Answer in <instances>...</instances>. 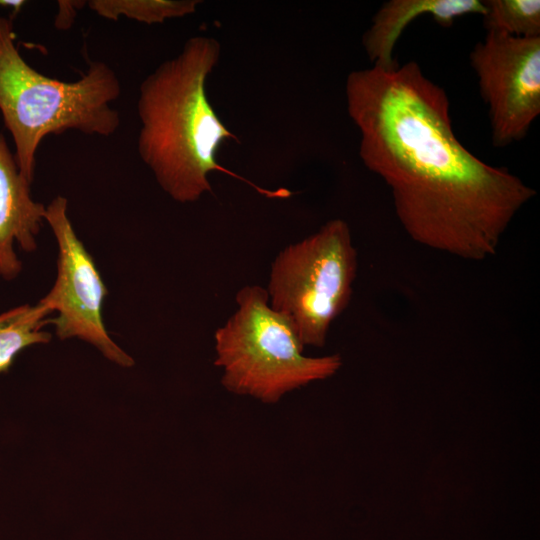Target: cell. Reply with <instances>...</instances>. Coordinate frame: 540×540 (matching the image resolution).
Returning <instances> with one entry per match:
<instances>
[{"label": "cell", "instance_id": "cell-14", "mask_svg": "<svg viewBox=\"0 0 540 540\" xmlns=\"http://www.w3.org/2000/svg\"><path fill=\"white\" fill-rule=\"evenodd\" d=\"M24 4H25V1H22V0H16V1H13V0H1L0 1V5H2L4 7H11L16 12L19 11L20 8Z\"/></svg>", "mask_w": 540, "mask_h": 540}, {"label": "cell", "instance_id": "cell-7", "mask_svg": "<svg viewBox=\"0 0 540 540\" xmlns=\"http://www.w3.org/2000/svg\"><path fill=\"white\" fill-rule=\"evenodd\" d=\"M470 63L488 106L493 145L523 139L540 114V37L487 31Z\"/></svg>", "mask_w": 540, "mask_h": 540}, {"label": "cell", "instance_id": "cell-5", "mask_svg": "<svg viewBox=\"0 0 540 540\" xmlns=\"http://www.w3.org/2000/svg\"><path fill=\"white\" fill-rule=\"evenodd\" d=\"M357 268L348 224L330 220L276 255L266 288L269 305L291 321L304 346L322 347L350 303Z\"/></svg>", "mask_w": 540, "mask_h": 540}, {"label": "cell", "instance_id": "cell-1", "mask_svg": "<svg viewBox=\"0 0 540 540\" xmlns=\"http://www.w3.org/2000/svg\"><path fill=\"white\" fill-rule=\"evenodd\" d=\"M346 98L361 134L360 158L390 189L409 237L464 260L494 256L536 191L461 144L445 90L409 61L352 71Z\"/></svg>", "mask_w": 540, "mask_h": 540}, {"label": "cell", "instance_id": "cell-6", "mask_svg": "<svg viewBox=\"0 0 540 540\" xmlns=\"http://www.w3.org/2000/svg\"><path fill=\"white\" fill-rule=\"evenodd\" d=\"M68 201L55 197L45 209L58 248L54 285L40 301L52 313L56 336L78 338L96 347L108 360L123 366L133 358L109 336L103 321V303L108 290L91 254L77 236L68 216Z\"/></svg>", "mask_w": 540, "mask_h": 540}, {"label": "cell", "instance_id": "cell-13", "mask_svg": "<svg viewBox=\"0 0 540 540\" xmlns=\"http://www.w3.org/2000/svg\"><path fill=\"white\" fill-rule=\"evenodd\" d=\"M59 11L56 17L58 29H67L73 22L76 12L85 2L83 1H59Z\"/></svg>", "mask_w": 540, "mask_h": 540}, {"label": "cell", "instance_id": "cell-3", "mask_svg": "<svg viewBox=\"0 0 540 540\" xmlns=\"http://www.w3.org/2000/svg\"><path fill=\"white\" fill-rule=\"evenodd\" d=\"M120 92L118 76L102 61H90L87 72L71 82L39 73L18 51L12 21L0 17V111L18 167L30 182L38 147L47 135L66 130L114 134L120 116L112 103Z\"/></svg>", "mask_w": 540, "mask_h": 540}, {"label": "cell", "instance_id": "cell-2", "mask_svg": "<svg viewBox=\"0 0 540 540\" xmlns=\"http://www.w3.org/2000/svg\"><path fill=\"white\" fill-rule=\"evenodd\" d=\"M220 43L194 36L182 51L161 63L140 84L137 150L157 183L173 200L195 202L212 188L208 175L219 171L240 179L269 198H288L285 188L268 190L221 166L217 150L238 141L210 104L205 85L220 57Z\"/></svg>", "mask_w": 540, "mask_h": 540}, {"label": "cell", "instance_id": "cell-4", "mask_svg": "<svg viewBox=\"0 0 540 540\" xmlns=\"http://www.w3.org/2000/svg\"><path fill=\"white\" fill-rule=\"evenodd\" d=\"M237 309L214 333L222 385L238 395L276 403L286 393L334 375L338 354L308 357L291 321L271 308L266 288L245 285Z\"/></svg>", "mask_w": 540, "mask_h": 540}, {"label": "cell", "instance_id": "cell-11", "mask_svg": "<svg viewBox=\"0 0 540 540\" xmlns=\"http://www.w3.org/2000/svg\"><path fill=\"white\" fill-rule=\"evenodd\" d=\"M89 8L97 15L118 20L120 17L145 24H157L196 11L199 0H91Z\"/></svg>", "mask_w": 540, "mask_h": 540}, {"label": "cell", "instance_id": "cell-12", "mask_svg": "<svg viewBox=\"0 0 540 540\" xmlns=\"http://www.w3.org/2000/svg\"><path fill=\"white\" fill-rule=\"evenodd\" d=\"M483 16L487 31L516 37H540L539 0H488L484 1Z\"/></svg>", "mask_w": 540, "mask_h": 540}, {"label": "cell", "instance_id": "cell-9", "mask_svg": "<svg viewBox=\"0 0 540 540\" xmlns=\"http://www.w3.org/2000/svg\"><path fill=\"white\" fill-rule=\"evenodd\" d=\"M485 12L486 5L481 0H390L374 15L362 43L373 66L392 69L398 65L393 57L396 42L417 17L430 15L439 25L450 27L458 17L484 16Z\"/></svg>", "mask_w": 540, "mask_h": 540}, {"label": "cell", "instance_id": "cell-8", "mask_svg": "<svg viewBox=\"0 0 540 540\" xmlns=\"http://www.w3.org/2000/svg\"><path fill=\"white\" fill-rule=\"evenodd\" d=\"M30 185L0 134V277L7 281L23 268L16 248L34 252L44 221L46 206L33 199Z\"/></svg>", "mask_w": 540, "mask_h": 540}, {"label": "cell", "instance_id": "cell-10", "mask_svg": "<svg viewBox=\"0 0 540 540\" xmlns=\"http://www.w3.org/2000/svg\"><path fill=\"white\" fill-rule=\"evenodd\" d=\"M51 314L40 300L0 314V373L7 372L17 354L25 348L50 342L51 334L43 327L50 323Z\"/></svg>", "mask_w": 540, "mask_h": 540}]
</instances>
